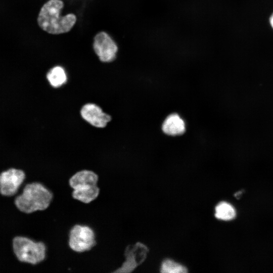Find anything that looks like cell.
Returning <instances> with one entry per match:
<instances>
[{
    "instance_id": "1",
    "label": "cell",
    "mask_w": 273,
    "mask_h": 273,
    "mask_svg": "<svg viewBox=\"0 0 273 273\" xmlns=\"http://www.w3.org/2000/svg\"><path fill=\"white\" fill-rule=\"evenodd\" d=\"M54 198L52 191L43 184L33 181L24 184L15 196L17 208L25 213L47 209Z\"/></svg>"
},
{
    "instance_id": "2",
    "label": "cell",
    "mask_w": 273,
    "mask_h": 273,
    "mask_svg": "<svg viewBox=\"0 0 273 273\" xmlns=\"http://www.w3.org/2000/svg\"><path fill=\"white\" fill-rule=\"evenodd\" d=\"M64 6L61 0H50L41 7L37 18L39 26L44 31L53 34L68 32L76 21L75 15L69 14L60 16Z\"/></svg>"
},
{
    "instance_id": "3",
    "label": "cell",
    "mask_w": 273,
    "mask_h": 273,
    "mask_svg": "<svg viewBox=\"0 0 273 273\" xmlns=\"http://www.w3.org/2000/svg\"><path fill=\"white\" fill-rule=\"evenodd\" d=\"M13 252L21 262L36 265L44 261L47 255V246L42 241L18 236L12 242Z\"/></svg>"
},
{
    "instance_id": "4",
    "label": "cell",
    "mask_w": 273,
    "mask_h": 273,
    "mask_svg": "<svg viewBox=\"0 0 273 273\" xmlns=\"http://www.w3.org/2000/svg\"><path fill=\"white\" fill-rule=\"evenodd\" d=\"M68 243L69 248L75 252L89 251L97 244L96 232L88 225L76 223L69 230Z\"/></svg>"
},
{
    "instance_id": "5",
    "label": "cell",
    "mask_w": 273,
    "mask_h": 273,
    "mask_svg": "<svg viewBox=\"0 0 273 273\" xmlns=\"http://www.w3.org/2000/svg\"><path fill=\"white\" fill-rule=\"evenodd\" d=\"M26 177L25 171L20 168L11 167L0 173V194L4 196L17 195Z\"/></svg>"
},
{
    "instance_id": "6",
    "label": "cell",
    "mask_w": 273,
    "mask_h": 273,
    "mask_svg": "<svg viewBox=\"0 0 273 273\" xmlns=\"http://www.w3.org/2000/svg\"><path fill=\"white\" fill-rule=\"evenodd\" d=\"M148 252L146 246L140 242L127 245L123 253L124 260L113 273H129L133 271L146 259Z\"/></svg>"
},
{
    "instance_id": "7",
    "label": "cell",
    "mask_w": 273,
    "mask_h": 273,
    "mask_svg": "<svg viewBox=\"0 0 273 273\" xmlns=\"http://www.w3.org/2000/svg\"><path fill=\"white\" fill-rule=\"evenodd\" d=\"M93 47L96 55L102 62H110L115 59L117 46L105 32H101L96 35Z\"/></svg>"
},
{
    "instance_id": "8",
    "label": "cell",
    "mask_w": 273,
    "mask_h": 273,
    "mask_svg": "<svg viewBox=\"0 0 273 273\" xmlns=\"http://www.w3.org/2000/svg\"><path fill=\"white\" fill-rule=\"evenodd\" d=\"M80 112L82 118L95 127H105L111 120L110 115L104 113L101 107L94 103L84 105Z\"/></svg>"
},
{
    "instance_id": "9",
    "label": "cell",
    "mask_w": 273,
    "mask_h": 273,
    "mask_svg": "<svg viewBox=\"0 0 273 273\" xmlns=\"http://www.w3.org/2000/svg\"><path fill=\"white\" fill-rule=\"evenodd\" d=\"M72 189L73 198L85 204L95 200L100 193V188L98 185L85 184L77 186Z\"/></svg>"
},
{
    "instance_id": "10",
    "label": "cell",
    "mask_w": 273,
    "mask_h": 273,
    "mask_svg": "<svg viewBox=\"0 0 273 273\" xmlns=\"http://www.w3.org/2000/svg\"><path fill=\"white\" fill-rule=\"evenodd\" d=\"M185 128L184 121L177 114H172L167 116L162 126L163 132L170 135L183 133L185 131Z\"/></svg>"
},
{
    "instance_id": "11",
    "label": "cell",
    "mask_w": 273,
    "mask_h": 273,
    "mask_svg": "<svg viewBox=\"0 0 273 273\" xmlns=\"http://www.w3.org/2000/svg\"><path fill=\"white\" fill-rule=\"evenodd\" d=\"M47 78L50 84L55 88L62 86L67 80L65 71L61 66H56L52 68L48 72Z\"/></svg>"
},
{
    "instance_id": "12",
    "label": "cell",
    "mask_w": 273,
    "mask_h": 273,
    "mask_svg": "<svg viewBox=\"0 0 273 273\" xmlns=\"http://www.w3.org/2000/svg\"><path fill=\"white\" fill-rule=\"evenodd\" d=\"M236 210L232 205L226 202H221L215 207V216L223 220L233 219L236 216Z\"/></svg>"
},
{
    "instance_id": "13",
    "label": "cell",
    "mask_w": 273,
    "mask_h": 273,
    "mask_svg": "<svg viewBox=\"0 0 273 273\" xmlns=\"http://www.w3.org/2000/svg\"><path fill=\"white\" fill-rule=\"evenodd\" d=\"M160 271L163 273H185L188 272V269L181 264L167 259L162 262Z\"/></svg>"
},
{
    "instance_id": "14",
    "label": "cell",
    "mask_w": 273,
    "mask_h": 273,
    "mask_svg": "<svg viewBox=\"0 0 273 273\" xmlns=\"http://www.w3.org/2000/svg\"><path fill=\"white\" fill-rule=\"evenodd\" d=\"M270 22L271 25L273 28V14L271 16V17H270Z\"/></svg>"
}]
</instances>
